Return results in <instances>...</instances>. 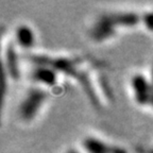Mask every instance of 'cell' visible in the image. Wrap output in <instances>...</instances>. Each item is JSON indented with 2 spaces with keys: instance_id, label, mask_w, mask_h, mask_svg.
Returning a JSON list of instances; mask_svg holds the SVG:
<instances>
[{
  "instance_id": "6da1fadb",
  "label": "cell",
  "mask_w": 153,
  "mask_h": 153,
  "mask_svg": "<svg viewBox=\"0 0 153 153\" xmlns=\"http://www.w3.org/2000/svg\"><path fill=\"white\" fill-rule=\"evenodd\" d=\"M28 59L34 63L50 66L54 70H60V71L64 72V74H71V76H74L76 78H78L82 83V85H83L86 93H87L88 98L96 105L98 104V99H97L93 88H91V83H89L88 79H87L86 74H82V72H80L78 70V64L81 63V59H79V57H74V59H70V57H50L46 56V55L36 54L28 55Z\"/></svg>"
},
{
  "instance_id": "7a4b0ae2",
  "label": "cell",
  "mask_w": 153,
  "mask_h": 153,
  "mask_svg": "<svg viewBox=\"0 0 153 153\" xmlns=\"http://www.w3.org/2000/svg\"><path fill=\"white\" fill-rule=\"evenodd\" d=\"M47 98V93L44 89L33 87L29 89L25 98L19 105V115L26 121L31 120L37 114L45 99Z\"/></svg>"
},
{
  "instance_id": "3957f363",
  "label": "cell",
  "mask_w": 153,
  "mask_h": 153,
  "mask_svg": "<svg viewBox=\"0 0 153 153\" xmlns=\"http://www.w3.org/2000/svg\"><path fill=\"white\" fill-rule=\"evenodd\" d=\"M115 24L112 14H103L97 19L91 30V36L95 41H103L115 32Z\"/></svg>"
},
{
  "instance_id": "277c9868",
  "label": "cell",
  "mask_w": 153,
  "mask_h": 153,
  "mask_svg": "<svg viewBox=\"0 0 153 153\" xmlns=\"http://www.w3.org/2000/svg\"><path fill=\"white\" fill-rule=\"evenodd\" d=\"M132 87H133L135 99L140 104L150 102L152 95L153 85H150L146 78L143 74H135L132 79Z\"/></svg>"
},
{
  "instance_id": "5b68a950",
  "label": "cell",
  "mask_w": 153,
  "mask_h": 153,
  "mask_svg": "<svg viewBox=\"0 0 153 153\" xmlns=\"http://www.w3.org/2000/svg\"><path fill=\"white\" fill-rule=\"evenodd\" d=\"M5 65H7V70L10 76L14 80H18L20 76L18 57H17V53L15 51L12 42H9L7 48H5Z\"/></svg>"
},
{
  "instance_id": "8992f818",
  "label": "cell",
  "mask_w": 153,
  "mask_h": 153,
  "mask_svg": "<svg viewBox=\"0 0 153 153\" xmlns=\"http://www.w3.org/2000/svg\"><path fill=\"white\" fill-rule=\"evenodd\" d=\"M32 76L36 81L42 82V83L47 84V85L52 86L56 82V72H55V70L52 67L46 66V65H41L37 68H35L33 70Z\"/></svg>"
},
{
  "instance_id": "52a82bcc",
  "label": "cell",
  "mask_w": 153,
  "mask_h": 153,
  "mask_svg": "<svg viewBox=\"0 0 153 153\" xmlns=\"http://www.w3.org/2000/svg\"><path fill=\"white\" fill-rule=\"evenodd\" d=\"M16 41L18 45L24 48H30L34 44V34L31 28L26 25H22L16 29Z\"/></svg>"
},
{
  "instance_id": "ba28073f",
  "label": "cell",
  "mask_w": 153,
  "mask_h": 153,
  "mask_svg": "<svg viewBox=\"0 0 153 153\" xmlns=\"http://www.w3.org/2000/svg\"><path fill=\"white\" fill-rule=\"evenodd\" d=\"M113 19H114L116 26H134L139 22L138 14L134 12H122V13H112Z\"/></svg>"
},
{
  "instance_id": "9c48e42d",
  "label": "cell",
  "mask_w": 153,
  "mask_h": 153,
  "mask_svg": "<svg viewBox=\"0 0 153 153\" xmlns=\"http://www.w3.org/2000/svg\"><path fill=\"white\" fill-rule=\"evenodd\" d=\"M84 147L89 153H111L110 146L93 137H88L84 140Z\"/></svg>"
},
{
  "instance_id": "30bf717a",
  "label": "cell",
  "mask_w": 153,
  "mask_h": 153,
  "mask_svg": "<svg viewBox=\"0 0 153 153\" xmlns=\"http://www.w3.org/2000/svg\"><path fill=\"white\" fill-rule=\"evenodd\" d=\"M143 22H145L147 28H148L149 30H151V31H153V12L145 14L143 17Z\"/></svg>"
},
{
  "instance_id": "8fae6325",
  "label": "cell",
  "mask_w": 153,
  "mask_h": 153,
  "mask_svg": "<svg viewBox=\"0 0 153 153\" xmlns=\"http://www.w3.org/2000/svg\"><path fill=\"white\" fill-rule=\"evenodd\" d=\"M111 153H127V151L121 147L111 146Z\"/></svg>"
},
{
  "instance_id": "7c38bea8",
  "label": "cell",
  "mask_w": 153,
  "mask_h": 153,
  "mask_svg": "<svg viewBox=\"0 0 153 153\" xmlns=\"http://www.w3.org/2000/svg\"><path fill=\"white\" fill-rule=\"evenodd\" d=\"M67 153H79L76 150H74V149H70V150L67 151Z\"/></svg>"
},
{
  "instance_id": "4fadbf2b",
  "label": "cell",
  "mask_w": 153,
  "mask_h": 153,
  "mask_svg": "<svg viewBox=\"0 0 153 153\" xmlns=\"http://www.w3.org/2000/svg\"><path fill=\"white\" fill-rule=\"evenodd\" d=\"M150 102H151V104L153 105V91H152V95H151V99H150Z\"/></svg>"
},
{
  "instance_id": "5bb4252c",
  "label": "cell",
  "mask_w": 153,
  "mask_h": 153,
  "mask_svg": "<svg viewBox=\"0 0 153 153\" xmlns=\"http://www.w3.org/2000/svg\"><path fill=\"white\" fill-rule=\"evenodd\" d=\"M152 80H153V69H152Z\"/></svg>"
},
{
  "instance_id": "9a60e30c",
  "label": "cell",
  "mask_w": 153,
  "mask_h": 153,
  "mask_svg": "<svg viewBox=\"0 0 153 153\" xmlns=\"http://www.w3.org/2000/svg\"><path fill=\"white\" fill-rule=\"evenodd\" d=\"M149 153H153V150H151V151H150V152H149Z\"/></svg>"
}]
</instances>
